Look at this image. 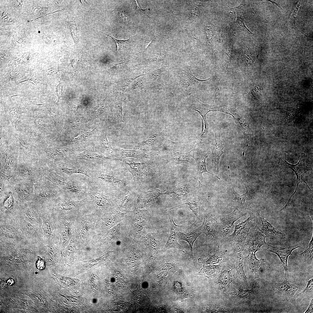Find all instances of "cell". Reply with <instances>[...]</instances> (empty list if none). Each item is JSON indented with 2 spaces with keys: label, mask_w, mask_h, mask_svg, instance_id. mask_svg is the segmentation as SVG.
Returning a JSON list of instances; mask_svg holds the SVG:
<instances>
[{
  "label": "cell",
  "mask_w": 313,
  "mask_h": 313,
  "mask_svg": "<svg viewBox=\"0 0 313 313\" xmlns=\"http://www.w3.org/2000/svg\"><path fill=\"white\" fill-rule=\"evenodd\" d=\"M126 169L93 165L92 175L89 178L90 186L93 189L108 193H118L120 190L125 192L128 186L133 185L132 176Z\"/></svg>",
  "instance_id": "1"
},
{
  "label": "cell",
  "mask_w": 313,
  "mask_h": 313,
  "mask_svg": "<svg viewBox=\"0 0 313 313\" xmlns=\"http://www.w3.org/2000/svg\"><path fill=\"white\" fill-rule=\"evenodd\" d=\"M229 172L232 193L228 199V205L240 212L248 210L258 212L262 197L261 192L253 190L244 183L246 192L243 194H239L234 188L231 181L230 171Z\"/></svg>",
  "instance_id": "2"
},
{
  "label": "cell",
  "mask_w": 313,
  "mask_h": 313,
  "mask_svg": "<svg viewBox=\"0 0 313 313\" xmlns=\"http://www.w3.org/2000/svg\"><path fill=\"white\" fill-rule=\"evenodd\" d=\"M172 84L181 92H185L190 86L205 81L209 79L202 80L193 75L190 67L187 65H179L171 68L169 78Z\"/></svg>",
  "instance_id": "3"
},
{
  "label": "cell",
  "mask_w": 313,
  "mask_h": 313,
  "mask_svg": "<svg viewBox=\"0 0 313 313\" xmlns=\"http://www.w3.org/2000/svg\"><path fill=\"white\" fill-rule=\"evenodd\" d=\"M34 183V200L48 205L65 194L60 188L44 177Z\"/></svg>",
  "instance_id": "4"
},
{
  "label": "cell",
  "mask_w": 313,
  "mask_h": 313,
  "mask_svg": "<svg viewBox=\"0 0 313 313\" xmlns=\"http://www.w3.org/2000/svg\"><path fill=\"white\" fill-rule=\"evenodd\" d=\"M46 168L39 161L19 159L18 174L15 180H28L36 183L43 177Z\"/></svg>",
  "instance_id": "5"
},
{
  "label": "cell",
  "mask_w": 313,
  "mask_h": 313,
  "mask_svg": "<svg viewBox=\"0 0 313 313\" xmlns=\"http://www.w3.org/2000/svg\"><path fill=\"white\" fill-rule=\"evenodd\" d=\"M189 143L184 141L173 142L167 139L164 145L169 151L171 161L176 164L186 165L191 162L190 154L193 146Z\"/></svg>",
  "instance_id": "6"
},
{
  "label": "cell",
  "mask_w": 313,
  "mask_h": 313,
  "mask_svg": "<svg viewBox=\"0 0 313 313\" xmlns=\"http://www.w3.org/2000/svg\"><path fill=\"white\" fill-rule=\"evenodd\" d=\"M43 177L50 181L70 196H83L87 195L86 192L81 187L60 176L51 168L46 167Z\"/></svg>",
  "instance_id": "7"
},
{
  "label": "cell",
  "mask_w": 313,
  "mask_h": 313,
  "mask_svg": "<svg viewBox=\"0 0 313 313\" xmlns=\"http://www.w3.org/2000/svg\"><path fill=\"white\" fill-rule=\"evenodd\" d=\"M305 154L304 153H301V156L299 161L295 164L288 163L282 157H278L279 159L278 166L281 170L283 171L288 169H291L295 173L296 177L297 186L295 191L291 196L285 206L281 210L284 209L288 205L292 197L296 192L299 184L300 183L303 182L305 183L310 193H312V191L308 186L305 179V174L308 171L311 170L312 168L308 167L306 166L305 163Z\"/></svg>",
  "instance_id": "8"
},
{
  "label": "cell",
  "mask_w": 313,
  "mask_h": 313,
  "mask_svg": "<svg viewBox=\"0 0 313 313\" xmlns=\"http://www.w3.org/2000/svg\"><path fill=\"white\" fill-rule=\"evenodd\" d=\"M17 152L8 149L1 154V157L0 178L13 181L18 174L19 160Z\"/></svg>",
  "instance_id": "9"
},
{
  "label": "cell",
  "mask_w": 313,
  "mask_h": 313,
  "mask_svg": "<svg viewBox=\"0 0 313 313\" xmlns=\"http://www.w3.org/2000/svg\"><path fill=\"white\" fill-rule=\"evenodd\" d=\"M15 220L24 238L29 242H42L43 237L41 228L26 220L16 209L13 214Z\"/></svg>",
  "instance_id": "10"
},
{
  "label": "cell",
  "mask_w": 313,
  "mask_h": 313,
  "mask_svg": "<svg viewBox=\"0 0 313 313\" xmlns=\"http://www.w3.org/2000/svg\"><path fill=\"white\" fill-rule=\"evenodd\" d=\"M46 205L34 201L23 204L17 205V210L28 221L41 229V216Z\"/></svg>",
  "instance_id": "11"
},
{
  "label": "cell",
  "mask_w": 313,
  "mask_h": 313,
  "mask_svg": "<svg viewBox=\"0 0 313 313\" xmlns=\"http://www.w3.org/2000/svg\"><path fill=\"white\" fill-rule=\"evenodd\" d=\"M93 165L59 161L50 168L59 174H65L70 176L74 174H81L90 178L92 175Z\"/></svg>",
  "instance_id": "12"
},
{
  "label": "cell",
  "mask_w": 313,
  "mask_h": 313,
  "mask_svg": "<svg viewBox=\"0 0 313 313\" xmlns=\"http://www.w3.org/2000/svg\"><path fill=\"white\" fill-rule=\"evenodd\" d=\"M254 227V217L252 212L247 219L235 225L233 232L225 237L227 241L235 245L245 246V241L250 230Z\"/></svg>",
  "instance_id": "13"
},
{
  "label": "cell",
  "mask_w": 313,
  "mask_h": 313,
  "mask_svg": "<svg viewBox=\"0 0 313 313\" xmlns=\"http://www.w3.org/2000/svg\"><path fill=\"white\" fill-rule=\"evenodd\" d=\"M13 184L17 195V205L30 202L34 200V183L28 180H14L13 181Z\"/></svg>",
  "instance_id": "14"
},
{
  "label": "cell",
  "mask_w": 313,
  "mask_h": 313,
  "mask_svg": "<svg viewBox=\"0 0 313 313\" xmlns=\"http://www.w3.org/2000/svg\"><path fill=\"white\" fill-rule=\"evenodd\" d=\"M127 169L132 174L134 182L138 183H144L147 179L151 169L155 165L152 161H148L142 162H130L124 161Z\"/></svg>",
  "instance_id": "15"
},
{
  "label": "cell",
  "mask_w": 313,
  "mask_h": 313,
  "mask_svg": "<svg viewBox=\"0 0 313 313\" xmlns=\"http://www.w3.org/2000/svg\"><path fill=\"white\" fill-rule=\"evenodd\" d=\"M254 215V227L271 241L284 239L285 235L278 230L266 219L261 217L257 212H252Z\"/></svg>",
  "instance_id": "16"
},
{
  "label": "cell",
  "mask_w": 313,
  "mask_h": 313,
  "mask_svg": "<svg viewBox=\"0 0 313 313\" xmlns=\"http://www.w3.org/2000/svg\"><path fill=\"white\" fill-rule=\"evenodd\" d=\"M246 214L243 211L234 209L229 214L218 216L217 221L219 235L225 238L231 234L234 230L235 222Z\"/></svg>",
  "instance_id": "17"
},
{
  "label": "cell",
  "mask_w": 313,
  "mask_h": 313,
  "mask_svg": "<svg viewBox=\"0 0 313 313\" xmlns=\"http://www.w3.org/2000/svg\"><path fill=\"white\" fill-rule=\"evenodd\" d=\"M165 128L161 131L152 135L146 140L143 141L136 147V150L145 153L154 152L161 149L167 139Z\"/></svg>",
  "instance_id": "18"
},
{
  "label": "cell",
  "mask_w": 313,
  "mask_h": 313,
  "mask_svg": "<svg viewBox=\"0 0 313 313\" xmlns=\"http://www.w3.org/2000/svg\"><path fill=\"white\" fill-rule=\"evenodd\" d=\"M203 216L201 225L205 235L206 242L209 244H216L219 235L217 220L209 215L204 214Z\"/></svg>",
  "instance_id": "19"
},
{
  "label": "cell",
  "mask_w": 313,
  "mask_h": 313,
  "mask_svg": "<svg viewBox=\"0 0 313 313\" xmlns=\"http://www.w3.org/2000/svg\"><path fill=\"white\" fill-rule=\"evenodd\" d=\"M191 108L197 112L202 118L203 122V130L199 138L201 141H203L207 137L209 127L206 117L207 114L210 111L221 112V109L214 107L212 105H210L204 104L199 101H197L195 103L192 104Z\"/></svg>",
  "instance_id": "20"
},
{
  "label": "cell",
  "mask_w": 313,
  "mask_h": 313,
  "mask_svg": "<svg viewBox=\"0 0 313 313\" xmlns=\"http://www.w3.org/2000/svg\"><path fill=\"white\" fill-rule=\"evenodd\" d=\"M222 112L231 115L237 126L243 133L245 139L250 140L253 132L247 120L243 116L239 113L235 107H228L225 109H221Z\"/></svg>",
  "instance_id": "21"
},
{
  "label": "cell",
  "mask_w": 313,
  "mask_h": 313,
  "mask_svg": "<svg viewBox=\"0 0 313 313\" xmlns=\"http://www.w3.org/2000/svg\"><path fill=\"white\" fill-rule=\"evenodd\" d=\"M17 195L14 189L13 182L5 194L0 196L1 214L14 211L17 206Z\"/></svg>",
  "instance_id": "22"
},
{
  "label": "cell",
  "mask_w": 313,
  "mask_h": 313,
  "mask_svg": "<svg viewBox=\"0 0 313 313\" xmlns=\"http://www.w3.org/2000/svg\"><path fill=\"white\" fill-rule=\"evenodd\" d=\"M266 250L276 254L280 260L281 263L284 267L285 272V278L287 279L289 277L287 262L289 256L292 255V253L294 250L299 248L298 245H294L288 247L282 248L278 246H273L266 243Z\"/></svg>",
  "instance_id": "23"
},
{
  "label": "cell",
  "mask_w": 313,
  "mask_h": 313,
  "mask_svg": "<svg viewBox=\"0 0 313 313\" xmlns=\"http://www.w3.org/2000/svg\"><path fill=\"white\" fill-rule=\"evenodd\" d=\"M266 237L255 227L250 230L245 241V245H248V250L255 254L257 251L262 250L261 247L265 245Z\"/></svg>",
  "instance_id": "24"
},
{
  "label": "cell",
  "mask_w": 313,
  "mask_h": 313,
  "mask_svg": "<svg viewBox=\"0 0 313 313\" xmlns=\"http://www.w3.org/2000/svg\"><path fill=\"white\" fill-rule=\"evenodd\" d=\"M185 200V203L164 211L171 210L182 205H188L190 209L196 216V220L193 224L195 227H196L199 223L202 222L203 220V215L200 210L201 206L203 201V199L199 196H195L188 198H187Z\"/></svg>",
  "instance_id": "25"
},
{
  "label": "cell",
  "mask_w": 313,
  "mask_h": 313,
  "mask_svg": "<svg viewBox=\"0 0 313 313\" xmlns=\"http://www.w3.org/2000/svg\"><path fill=\"white\" fill-rule=\"evenodd\" d=\"M192 157L196 161L197 168V177H202L203 173H208L215 176L219 179H220L208 171L206 168V159L210 154V152L206 150H202L199 149H193Z\"/></svg>",
  "instance_id": "26"
},
{
  "label": "cell",
  "mask_w": 313,
  "mask_h": 313,
  "mask_svg": "<svg viewBox=\"0 0 313 313\" xmlns=\"http://www.w3.org/2000/svg\"><path fill=\"white\" fill-rule=\"evenodd\" d=\"M214 141L211 147L212 165L218 173L220 158L225 153L223 151V145L221 139V132H215Z\"/></svg>",
  "instance_id": "27"
},
{
  "label": "cell",
  "mask_w": 313,
  "mask_h": 313,
  "mask_svg": "<svg viewBox=\"0 0 313 313\" xmlns=\"http://www.w3.org/2000/svg\"><path fill=\"white\" fill-rule=\"evenodd\" d=\"M127 157H134L142 160L150 158L148 154L140 150L119 149H116L112 157L115 159L121 161Z\"/></svg>",
  "instance_id": "28"
},
{
  "label": "cell",
  "mask_w": 313,
  "mask_h": 313,
  "mask_svg": "<svg viewBox=\"0 0 313 313\" xmlns=\"http://www.w3.org/2000/svg\"><path fill=\"white\" fill-rule=\"evenodd\" d=\"M203 233L204 232L202 225L191 232H187L179 231L177 233L178 238L186 241L188 243L192 257L193 259V246L194 243L199 236Z\"/></svg>",
  "instance_id": "29"
},
{
  "label": "cell",
  "mask_w": 313,
  "mask_h": 313,
  "mask_svg": "<svg viewBox=\"0 0 313 313\" xmlns=\"http://www.w3.org/2000/svg\"><path fill=\"white\" fill-rule=\"evenodd\" d=\"M227 251L211 252L206 256L199 258L198 262L203 265H212L224 262L226 259V256Z\"/></svg>",
  "instance_id": "30"
},
{
  "label": "cell",
  "mask_w": 313,
  "mask_h": 313,
  "mask_svg": "<svg viewBox=\"0 0 313 313\" xmlns=\"http://www.w3.org/2000/svg\"><path fill=\"white\" fill-rule=\"evenodd\" d=\"M247 258L248 260L249 266L251 271L255 274L261 271L263 267H266L269 265L268 263L264 259L260 260L256 258L255 254L249 251Z\"/></svg>",
  "instance_id": "31"
},
{
  "label": "cell",
  "mask_w": 313,
  "mask_h": 313,
  "mask_svg": "<svg viewBox=\"0 0 313 313\" xmlns=\"http://www.w3.org/2000/svg\"><path fill=\"white\" fill-rule=\"evenodd\" d=\"M189 187L184 184H178L172 187L163 194L172 195L178 199L185 200L186 199L189 192Z\"/></svg>",
  "instance_id": "32"
},
{
  "label": "cell",
  "mask_w": 313,
  "mask_h": 313,
  "mask_svg": "<svg viewBox=\"0 0 313 313\" xmlns=\"http://www.w3.org/2000/svg\"><path fill=\"white\" fill-rule=\"evenodd\" d=\"M236 253V266L237 276L241 279L246 280L247 277L244 270L243 263V251L244 246L241 245H235Z\"/></svg>",
  "instance_id": "33"
},
{
  "label": "cell",
  "mask_w": 313,
  "mask_h": 313,
  "mask_svg": "<svg viewBox=\"0 0 313 313\" xmlns=\"http://www.w3.org/2000/svg\"><path fill=\"white\" fill-rule=\"evenodd\" d=\"M75 159H84L90 161L105 160L110 159L94 151L93 148L90 147L85 150L75 155Z\"/></svg>",
  "instance_id": "34"
},
{
  "label": "cell",
  "mask_w": 313,
  "mask_h": 313,
  "mask_svg": "<svg viewBox=\"0 0 313 313\" xmlns=\"http://www.w3.org/2000/svg\"><path fill=\"white\" fill-rule=\"evenodd\" d=\"M177 232L170 229L169 236L167 242L162 251H165L171 248H174L180 250L184 252L183 250L184 247L180 245L178 243L176 234Z\"/></svg>",
  "instance_id": "35"
},
{
  "label": "cell",
  "mask_w": 313,
  "mask_h": 313,
  "mask_svg": "<svg viewBox=\"0 0 313 313\" xmlns=\"http://www.w3.org/2000/svg\"><path fill=\"white\" fill-rule=\"evenodd\" d=\"M221 268L218 265H203V268L197 274L208 278H214L220 272Z\"/></svg>",
  "instance_id": "36"
},
{
  "label": "cell",
  "mask_w": 313,
  "mask_h": 313,
  "mask_svg": "<svg viewBox=\"0 0 313 313\" xmlns=\"http://www.w3.org/2000/svg\"><path fill=\"white\" fill-rule=\"evenodd\" d=\"M162 194L163 193H160L159 190L156 189L144 192L140 196L144 198L145 204L149 205L153 203L159 196Z\"/></svg>",
  "instance_id": "37"
},
{
  "label": "cell",
  "mask_w": 313,
  "mask_h": 313,
  "mask_svg": "<svg viewBox=\"0 0 313 313\" xmlns=\"http://www.w3.org/2000/svg\"><path fill=\"white\" fill-rule=\"evenodd\" d=\"M275 287L279 291L289 293L295 292L299 289V287L290 283L286 279L283 282L277 283Z\"/></svg>",
  "instance_id": "38"
},
{
  "label": "cell",
  "mask_w": 313,
  "mask_h": 313,
  "mask_svg": "<svg viewBox=\"0 0 313 313\" xmlns=\"http://www.w3.org/2000/svg\"><path fill=\"white\" fill-rule=\"evenodd\" d=\"M300 8L301 6L297 4L293 9L288 17V21L287 23V25L289 28L298 30L303 34L295 26L296 20Z\"/></svg>",
  "instance_id": "39"
},
{
  "label": "cell",
  "mask_w": 313,
  "mask_h": 313,
  "mask_svg": "<svg viewBox=\"0 0 313 313\" xmlns=\"http://www.w3.org/2000/svg\"><path fill=\"white\" fill-rule=\"evenodd\" d=\"M101 142L105 153L108 156L112 157L116 149L112 148L110 143L107 139L106 133L103 134L101 136Z\"/></svg>",
  "instance_id": "40"
},
{
  "label": "cell",
  "mask_w": 313,
  "mask_h": 313,
  "mask_svg": "<svg viewBox=\"0 0 313 313\" xmlns=\"http://www.w3.org/2000/svg\"><path fill=\"white\" fill-rule=\"evenodd\" d=\"M299 255L305 258L309 264L312 263L313 256V236L304 251Z\"/></svg>",
  "instance_id": "41"
},
{
  "label": "cell",
  "mask_w": 313,
  "mask_h": 313,
  "mask_svg": "<svg viewBox=\"0 0 313 313\" xmlns=\"http://www.w3.org/2000/svg\"><path fill=\"white\" fill-rule=\"evenodd\" d=\"M231 276L229 271H223L219 275L218 279V283L221 286L228 285L230 283Z\"/></svg>",
  "instance_id": "42"
},
{
  "label": "cell",
  "mask_w": 313,
  "mask_h": 313,
  "mask_svg": "<svg viewBox=\"0 0 313 313\" xmlns=\"http://www.w3.org/2000/svg\"><path fill=\"white\" fill-rule=\"evenodd\" d=\"M256 286L255 285L250 289H248L245 290L240 289L237 292L235 295H237L238 298L240 299H246L250 297L253 294L255 290Z\"/></svg>",
  "instance_id": "43"
},
{
  "label": "cell",
  "mask_w": 313,
  "mask_h": 313,
  "mask_svg": "<svg viewBox=\"0 0 313 313\" xmlns=\"http://www.w3.org/2000/svg\"><path fill=\"white\" fill-rule=\"evenodd\" d=\"M103 33L105 34L106 35H107L114 40L116 44L117 47V50L118 52L119 49H120L121 48L123 47L126 45L127 44L130 42V39L126 40H121L117 39H116L114 37H113L112 35L110 36L104 33Z\"/></svg>",
  "instance_id": "44"
},
{
  "label": "cell",
  "mask_w": 313,
  "mask_h": 313,
  "mask_svg": "<svg viewBox=\"0 0 313 313\" xmlns=\"http://www.w3.org/2000/svg\"><path fill=\"white\" fill-rule=\"evenodd\" d=\"M118 17L120 21L123 23H127L129 21V16L127 12L125 11H120L118 12Z\"/></svg>",
  "instance_id": "45"
},
{
  "label": "cell",
  "mask_w": 313,
  "mask_h": 313,
  "mask_svg": "<svg viewBox=\"0 0 313 313\" xmlns=\"http://www.w3.org/2000/svg\"><path fill=\"white\" fill-rule=\"evenodd\" d=\"M313 289V279H312L307 281L306 286L303 291L299 294L303 295L305 293L312 291Z\"/></svg>",
  "instance_id": "46"
},
{
  "label": "cell",
  "mask_w": 313,
  "mask_h": 313,
  "mask_svg": "<svg viewBox=\"0 0 313 313\" xmlns=\"http://www.w3.org/2000/svg\"><path fill=\"white\" fill-rule=\"evenodd\" d=\"M95 129L94 128L92 131L90 132H81L78 136L77 137L74 138V139L75 140L78 141H82L85 140V139L87 138L90 135V134Z\"/></svg>",
  "instance_id": "47"
},
{
  "label": "cell",
  "mask_w": 313,
  "mask_h": 313,
  "mask_svg": "<svg viewBox=\"0 0 313 313\" xmlns=\"http://www.w3.org/2000/svg\"><path fill=\"white\" fill-rule=\"evenodd\" d=\"M36 265L37 267L38 270H43L46 265L44 260L39 256H38Z\"/></svg>",
  "instance_id": "48"
},
{
  "label": "cell",
  "mask_w": 313,
  "mask_h": 313,
  "mask_svg": "<svg viewBox=\"0 0 313 313\" xmlns=\"http://www.w3.org/2000/svg\"><path fill=\"white\" fill-rule=\"evenodd\" d=\"M133 1V3L135 6V8L136 10H137V11L139 13L143 15L146 16L145 14V10L147 9L144 10L142 9L140 7L137 0H134Z\"/></svg>",
  "instance_id": "49"
},
{
  "label": "cell",
  "mask_w": 313,
  "mask_h": 313,
  "mask_svg": "<svg viewBox=\"0 0 313 313\" xmlns=\"http://www.w3.org/2000/svg\"><path fill=\"white\" fill-rule=\"evenodd\" d=\"M134 79H127L124 80L120 81L119 84L122 87H125L128 85Z\"/></svg>",
  "instance_id": "50"
},
{
  "label": "cell",
  "mask_w": 313,
  "mask_h": 313,
  "mask_svg": "<svg viewBox=\"0 0 313 313\" xmlns=\"http://www.w3.org/2000/svg\"><path fill=\"white\" fill-rule=\"evenodd\" d=\"M153 41V40H147L143 41L141 45V49L142 50H145Z\"/></svg>",
  "instance_id": "51"
},
{
  "label": "cell",
  "mask_w": 313,
  "mask_h": 313,
  "mask_svg": "<svg viewBox=\"0 0 313 313\" xmlns=\"http://www.w3.org/2000/svg\"><path fill=\"white\" fill-rule=\"evenodd\" d=\"M129 61H126L123 62L116 64L115 66L117 69L121 70L125 68L128 64Z\"/></svg>",
  "instance_id": "52"
},
{
  "label": "cell",
  "mask_w": 313,
  "mask_h": 313,
  "mask_svg": "<svg viewBox=\"0 0 313 313\" xmlns=\"http://www.w3.org/2000/svg\"><path fill=\"white\" fill-rule=\"evenodd\" d=\"M143 84V81L142 80H140L136 83L132 85L131 88V89L133 90L139 89L142 87Z\"/></svg>",
  "instance_id": "53"
},
{
  "label": "cell",
  "mask_w": 313,
  "mask_h": 313,
  "mask_svg": "<svg viewBox=\"0 0 313 313\" xmlns=\"http://www.w3.org/2000/svg\"><path fill=\"white\" fill-rule=\"evenodd\" d=\"M313 299H312L307 310L304 313H313Z\"/></svg>",
  "instance_id": "54"
},
{
  "label": "cell",
  "mask_w": 313,
  "mask_h": 313,
  "mask_svg": "<svg viewBox=\"0 0 313 313\" xmlns=\"http://www.w3.org/2000/svg\"><path fill=\"white\" fill-rule=\"evenodd\" d=\"M15 278L11 277L7 280V284L9 285H12L15 283Z\"/></svg>",
  "instance_id": "55"
},
{
  "label": "cell",
  "mask_w": 313,
  "mask_h": 313,
  "mask_svg": "<svg viewBox=\"0 0 313 313\" xmlns=\"http://www.w3.org/2000/svg\"><path fill=\"white\" fill-rule=\"evenodd\" d=\"M267 1H270L271 2H272L273 4H274L277 5L281 9H282V8H281V7L280 6V5L278 3H276L275 2H274V1H271V0H268Z\"/></svg>",
  "instance_id": "56"
}]
</instances>
